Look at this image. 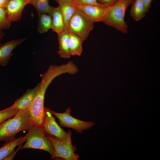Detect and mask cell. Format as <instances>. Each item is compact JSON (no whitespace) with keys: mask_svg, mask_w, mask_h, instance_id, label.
I'll use <instances>...</instances> for the list:
<instances>
[{"mask_svg":"<svg viewBox=\"0 0 160 160\" xmlns=\"http://www.w3.org/2000/svg\"><path fill=\"white\" fill-rule=\"evenodd\" d=\"M69 48L71 56H80L83 51V41L76 35L69 32Z\"/></svg>","mask_w":160,"mask_h":160,"instance_id":"obj_16","label":"cell"},{"mask_svg":"<svg viewBox=\"0 0 160 160\" xmlns=\"http://www.w3.org/2000/svg\"><path fill=\"white\" fill-rule=\"evenodd\" d=\"M94 23L76 8L68 22L67 30L78 36L84 42L93 29Z\"/></svg>","mask_w":160,"mask_h":160,"instance_id":"obj_6","label":"cell"},{"mask_svg":"<svg viewBox=\"0 0 160 160\" xmlns=\"http://www.w3.org/2000/svg\"><path fill=\"white\" fill-rule=\"evenodd\" d=\"M48 14L52 17L51 29L53 31L58 34L65 30L63 19L59 6L56 7L52 6Z\"/></svg>","mask_w":160,"mask_h":160,"instance_id":"obj_13","label":"cell"},{"mask_svg":"<svg viewBox=\"0 0 160 160\" xmlns=\"http://www.w3.org/2000/svg\"><path fill=\"white\" fill-rule=\"evenodd\" d=\"M67 69L63 64L51 65L42 75L41 85L36 95L28 108L33 125H43L45 117L44 100L46 90L52 81L56 77L66 73Z\"/></svg>","mask_w":160,"mask_h":160,"instance_id":"obj_1","label":"cell"},{"mask_svg":"<svg viewBox=\"0 0 160 160\" xmlns=\"http://www.w3.org/2000/svg\"><path fill=\"white\" fill-rule=\"evenodd\" d=\"M22 144H20L18 148L16 150H15L14 151L12 152L9 155L7 156L6 158L4 159V160H12L17 152L19 149L21 148L22 147Z\"/></svg>","mask_w":160,"mask_h":160,"instance_id":"obj_26","label":"cell"},{"mask_svg":"<svg viewBox=\"0 0 160 160\" xmlns=\"http://www.w3.org/2000/svg\"><path fill=\"white\" fill-rule=\"evenodd\" d=\"M73 4L94 23L103 22L109 10V7Z\"/></svg>","mask_w":160,"mask_h":160,"instance_id":"obj_9","label":"cell"},{"mask_svg":"<svg viewBox=\"0 0 160 160\" xmlns=\"http://www.w3.org/2000/svg\"><path fill=\"white\" fill-rule=\"evenodd\" d=\"M119 0H97L98 2L107 7L111 6L116 3Z\"/></svg>","mask_w":160,"mask_h":160,"instance_id":"obj_24","label":"cell"},{"mask_svg":"<svg viewBox=\"0 0 160 160\" xmlns=\"http://www.w3.org/2000/svg\"><path fill=\"white\" fill-rule=\"evenodd\" d=\"M57 35L59 47L57 52L61 57L69 59L71 56L69 48V32L65 30Z\"/></svg>","mask_w":160,"mask_h":160,"instance_id":"obj_14","label":"cell"},{"mask_svg":"<svg viewBox=\"0 0 160 160\" xmlns=\"http://www.w3.org/2000/svg\"><path fill=\"white\" fill-rule=\"evenodd\" d=\"M134 0H119L113 5L109 7L108 11L103 21L120 31L126 33L128 26L124 20L126 9Z\"/></svg>","mask_w":160,"mask_h":160,"instance_id":"obj_3","label":"cell"},{"mask_svg":"<svg viewBox=\"0 0 160 160\" xmlns=\"http://www.w3.org/2000/svg\"><path fill=\"white\" fill-rule=\"evenodd\" d=\"M4 35V33L2 31H0V46L2 44L1 43V40Z\"/></svg>","mask_w":160,"mask_h":160,"instance_id":"obj_29","label":"cell"},{"mask_svg":"<svg viewBox=\"0 0 160 160\" xmlns=\"http://www.w3.org/2000/svg\"><path fill=\"white\" fill-rule=\"evenodd\" d=\"M49 108L44 107L45 117L42 127L45 135L54 136L61 140L65 139L67 132H65L59 126L51 112Z\"/></svg>","mask_w":160,"mask_h":160,"instance_id":"obj_8","label":"cell"},{"mask_svg":"<svg viewBox=\"0 0 160 160\" xmlns=\"http://www.w3.org/2000/svg\"><path fill=\"white\" fill-rule=\"evenodd\" d=\"M9 0H0V7H6Z\"/></svg>","mask_w":160,"mask_h":160,"instance_id":"obj_27","label":"cell"},{"mask_svg":"<svg viewBox=\"0 0 160 160\" xmlns=\"http://www.w3.org/2000/svg\"><path fill=\"white\" fill-rule=\"evenodd\" d=\"M12 22L7 16L6 8L0 7V31L9 28Z\"/></svg>","mask_w":160,"mask_h":160,"instance_id":"obj_21","label":"cell"},{"mask_svg":"<svg viewBox=\"0 0 160 160\" xmlns=\"http://www.w3.org/2000/svg\"><path fill=\"white\" fill-rule=\"evenodd\" d=\"M28 132L26 143L21 149L32 148L44 150L49 153L52 159H54V146L45 134L42 126L33 124Z\"/></svg>","mask_w":160,"mask_h":160,"instance_id":"obj_4","label":"cell"},{"mask_svg":"<svg viewBox=\"0 0 160 160\" xmlns=\"http://www.w3.org/2000/svg\"><path fill=\"white\" fill-rule=\"evenodd\" d=\"M26 39L25 37L11 40L0 46V66H4L7 64L13 55V50Z\"/></svg>","mask_w":160,"mask_h":160,"instance_id":"obj_11","label":"cell"},{"mask_svg":"<svg viewBox=\"0 0 160 160\" xmlns=\"http://www.w3.org/2000/svg\"><path fill=\"white\" fill-rule=\"evenodd\" d=\"M67 132V137L64 140H60L53 135H45L54 146V158L58 157L65 160H78L79 156L75 153L76 148L73 145L71 142V131L69 130Z\"/></svg>","mask_w":160,"mask_h":160,"instance_id":"obj_5","label":"cell"},{"mask_svg":"<svg viewBox=\"0 0 160 160\" xmlns=\"http://www.w3.org/2000/svg\"><path fill=\"white\" fill-rule=\"evenodd\" d=\"M27 139V135L23 137H20L12 140L6 142V143L0 148V160L4 159L7 156L14 151L17 146L22 144Z\"/></svg>","mask_w":160,"mask_h":160,"instance_id":"obj_15","label":"cell"},{"mask_svg":"<svg viewBox=\"0 0 160 160\" xmlns=\"http://www.w3.org/2000/svg\"><path fill=\"white\" fill-rule=\"evenodd\" d=\"M69 2L74 4L93 5L100 6H105L99 3L97 1V0H73L71 1H69Z\"/></svg>","mask_w":160,"mask_h":160,"instance_id":"obj_23","label":"cell"},{"mask_svg":"<svg viewBox=\"0 0 160 160\" xmlns=\"http://www.w3.org/2000/svg\"><path fill=\"white\" fill-rule=\"evenodd\" d=\"M31 0H9L6 7L7 16L12 22H17L21 18L25 6L30 4Z\"/></svg>","mask_w":160,"mask_h":160,"instance_id":"obj_10","label":"cell"},{"mask_svg":"<svg viewBox=\"0 0 160 160\" xmlns=\"http://www.w3.org/2000/svg\"><path fill=\"white\" fill-rule=\"evenodd\" d=\"M38 31L40 33L47 32L51 29L52 17L51 16L46 13L38 15Z\"/></svg>","mask_w":160,"mask_h":160,"instance_id":"obj_19","label":"cell"},{"mask_svg":"<svg viewBox=\"0 0 160 160\" xmlns=\"http://www.w3.org/2000/svg\"><path fill=\"white\" fill-rule=\"evenodd\" d=\"M59 5L62 4L63 3L68 2L71 1L73 0H54Z\"/></svg>","mask_w":160,"mask_h":160,"instance_id":"obj_28","label":"cell"},{"mask_svg":"<svg viewBox=\"0 0 160 160\" xmlns=\"http://www.w3.org/2000/svg\"><path fill=\"white\" fill-rule=\"evenodd\" d=\"M130 16L136 21H139L144 17L146 13L142 0H134L132 4Z\"/></svg>","mask_w":160,"mask_h":160,"instance_id":"obj_18","label":"cell"},{"mask_svg":"<svg viewBox=\"0 0 160 160\" xmlns=\"http://www.w3.org/2000/svg\"><path fill=\"white\" fill-rule=\"evenodd\" d=\"M152 0H142L144 5L146 13L149 11Z\"/></svg>","mask_w":160,"mask_h":160,"instance_id":"obj_25","label":"cell"},{"mask_svg":"<svg viewBox=\"0 0 160 160\" xmlns=\"http://www.w3.org/2000/svg\"><path fill=\"white\" fill-rule=\"evenodd\" d=\"M49 0H31L30 4L36 8L38 15L42 14H48L52 6L49 4Z\"/></svg>","mask_w":160,"mask_h":160,"instance_id":"obj_20","label":"cell"},{"mask_svg":"<svg viewBox=\"0 0 160 160\" xmlns=\"http://www.w3.org/2000/svg\"><path fill=\"white\" fill-rule=\"evenodd\" d=\"M18 109L11 106L8 108L0 111V124L16 115L20 111Z\"/></svg>","mask_w":160,"mask_h":160,"instance_id":"obj_22","label":"cell"},{"mask_svg":"<svg viewBox=\"0 0 160 160\" xmlns=\"http://www.w3.org/2000/svg\"><path fill=\"white\" fill-rule=\"evenodd\" d=\"M33 125L28 109L20 110L15 116L0 124V142L14 140L17 133L23 131L28 132Z\"/></svg>","mask_w":160,"mask_h":160,"instance_id":"obj_2","label":"cell"},{"mask_svg":"<svg viewBox=\"0 0 160 160\" xmlns=\"http://www.w3.org/2000/svg\"><path fill=\"white\" fill-rule=\"evenodd\" d=\"M63 19L65 30L67 31L68 22L75 12L76 7L69 2L63 3L59 5Z\"/></svg>","mask_w":160,"mask_h":160,"instance_id":"obj_17","label":"cell"},{"mask_svg":"<svg viewBox=\"0 0 160 160\" xmlns=\"http://www.w3.org/2000/svg\"><path fill=\"white\" fill-rule=\"evenodd\" d=\"M41 82L32 89H28L19 98L17 99L11 106L19 110L28 109L33 100L41 85Z\"/></svg>","mask_w":160,"mask_h":160,"instance_id":"obj_12","label":"cell"},{"mask_svg":"<svg viewBox=\"0 0 160 160\" xmlns=\"http://www.w3.org/2000/svg\"><path fill=\"white\" fill-rule=\"evenodd\" d=\"M71 112L70 107L66 108L65 112L63 113L56 112L53 110L51 111L52 114L58 119L61 126L71 128L78 133H82L84 130L89 129L95 124L93 122L84 121L74 118L71 116Z\"/></svg>","mask_w":160,"mask_h":160,"instance_id":"obj_7","label":"cell"}]
</instances>
